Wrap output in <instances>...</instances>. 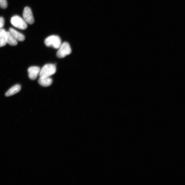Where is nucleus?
Returning a JSON list of instances; mask_svg holds the SVG:
<instances>
[{"instance_id":"nucleus-4","label":"nucleus","mask_w":185,"mask_h":185,"mask_svg":"<svg viewBox=\"0 0 185 185\" xmlns=\"http://www.w3.org/2000/svg\"><path fill=\"white\" fill-rule=\"evenodd\" d=\"M58 49L57 55L59 58H64L71 53V47L67 42H65L62 43Z\"/></svg>"},{"instance_id":"nucleus-11","label":"nucleus","mask_w":185,"mask_h":185,"mask_svg":"<svg viewBox=\"0 0 185 185\" xmlns=\"http://www.w3.org/2000/svg\"><path fill=\"white\" fill-rule=\"evenodd\" d=\"M6 32L4 28L0 30V47L5 46L6 42Z\"/></svg>"},{"instance_id":"nucleus-2","label":"nucleus","mask_w":185,"mask_h":185,"mask_svg":"<svg viewBox=\"0 0 185 185\" xmlns=\"http://www.w3.org/2000/svg\"><path fill=\"white\" fill-rule=\"evenodd\" d=\"M44 42L46 46L52 47L56 49H58L62 44L60 37L55 35L47 37L45 40Z\"/></svg>"},{"instance_id":"nucleus-3","label":"nucleus","mask_w":185,"mask_h":185,"mask_svg":"<svg viewBox=\"0 0 185 185\" xmlns=\"http://www.w3.org/2000/svg\"><path fill=\"white\" fill-rule=\"evenodd\" d=\"M11 24L15 27L19 29L24 30L27 29V24L23 18L18 15H15L12 17L11 20Z\"/></svg>"},{"instance_id":"nucleus-6","label":"nucleus","mask_w":185,"mask_h":185,"mask_svg":"<svg viewBox=\"0 0 185 185\" xmlns=\"http://www.w3.org/2000/svg\"><path fill=\"white\" fill-rule=\"evenodd\" d=\"M41 69L37 66H32L28 69V77L32 80H36L39 75Z\"/></svg>"},{"instance_id":"nucleus-1","label":"nucleus","mask_w":185,"mask_h":185,"mask_svg":"<svg viewBox=\"0 0 185 185\" xmlns=\"http://www.w3.org/2000/svg\"><path fill=\"white\" fill-rule=\"evenodd\" d=\"M56 71L55 65L53 64H47L41 69L39 75L40 77H50L55 74Z\"/></svg>"},{"instance_id":"nucleus-7","label":"nucleus","mask_w":185,"mask_h":185,"mask_svg":"<svg viewBox=\"0 0 185 185\" xmlns=\"http://www.w3.org/2000/svg\"><path fill=\"white\" fill-rule=\"evenodd\" d=\"M38 82L43 87H48L52 84L53 80L50 77H40Z\"/></svg>"},{"instance_id":"nucleus-12","label":"nucleus","mask_w":185,"mask_h":185,"mask_svg":"<svg viewBox=\"0 0 185 185\" xmlns=\"http://www.w3.org/2000/svg\"><path fill=\"white\" fill-rule=\"evenodd\" d=\"M7 2L6 0H0V7L5 9L7 8Z\"/></svg>"},{"instance_id":"nucleus-13","label":"nucleus","mask_w":185,"mask_h":185,"mask_svg":"<svg viewBox=\"0 0 185 185\" xmlns=\"http://www.w3.org/2000/svg\"><path fill=\"white\" fill-rule=\"evenodd\" d=\"M5 25V21L4 18L0 17V30Z\"/></svg>"},{"instance_id":"nucleus-5","label":"nucleus","mask_w":185,"mask_h":185,"mask_svg":"<svg viewBox=\"0 0 185 185\" xmlns=\"http://www.w3.org/2000/svg\"><path fill=\"white\" fill-rule=\"evenodd\" d=\"M24 19L26 23L29 24H32L34 22V19L31 9L29 7H25L23 13Z\"/></svg>"},{"instance_id":"nucleus-8","label":"nucleus","mask_w":185,"mask_h":185,"mask_svg":"<svg viewBox=\"0 0 185 185\" xmlns=\"http://www.w3.org/2000/svg\"><path fill=\"white\" fill-rule=\"evenodd\" d=\"M21 90V86L19 84L15 85L13 86L11 88L6 92L5 96L6 97L11 96L17 94Z\"/></svg>"},{"instance_id":"nucleus-9","label":"nucleus","mask_w":185,"mask_h":185,"mask_svg":"<svg viewBox=\"0 0 185 185\" xmlns=\"http://www.w3.org/2000/svg\"><path fill=\"white\" fill-rule=\"evenodd\" d=\"M9 31L17 41H22L25 40V37L24 35L19 32L15 30L14 28H9Z\"/></svg>"},{"instance_id":"nucleus-10","label":"nucleus","mask_w":185,"mask_h":185,"mask_svg":"<svg viewBox=\"0 0 185 185\" xmlns=\"http://www.w3.org/2000/svg\"><path fill=\"white\" fill-rule=\"evenodd\" d=\"M6 38L7 43L12 46L17 45L18 44L17 41L15 39V38L9 31L6 32Z\"/></svg>"}]
</instances>
